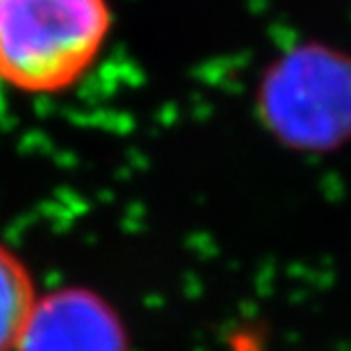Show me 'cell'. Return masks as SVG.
<instances>
[{
    "instance_id": "1",
    "label": "cell",
    "mask_w": 351,
    "mask_h": 351,
    "mask_svg": "<svg viewBox=\"0 0 351 351\" xmlns=\"http://www.w3.org/2000/svg\"><path fill=\"white\" fill-rule=\"evenodd\" d=\"M112 27L110 0H0V82L32 96L71 89Z\"/></svg>"
},
{
    "instance_id": "2",
    "label": "cell",
    "mask_w": 351,
    "mask_h": 351,
    "mask_svg": "<svg viewBox=\"0 0 351 351\" xmlns=\"http://www.w3.org/2000/svg\"><path fill=\"white\" fill-rule=\"evenodd\" d=\"M16 351H125L114 313L85 290L37 301Z\"/></svg>"
},
{
    "instance_id": "3",
    "label": "cell",
    "mask_w": 351,
    "mask_h": 351,
    "mask_svg": "<svg viewBox=\"0 0 351 351\" xmlns=\"http://www.w3.org/2000/svg\"><path fill=\"white\" fill-rule=\"evenodd\" d=\"M34 306L37 297L25 265L0 244V351L19 347Z\"/></svg>"
}]
</instances>
